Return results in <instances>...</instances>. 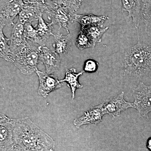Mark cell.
<instances>
[{"mask_svg": "<svg viewBox=\"0 0 151 151\" xmlns=\"http://www.w3.org/2000/svg\"><path fill=\"white\" fill-rule=\"evenodd\" d=\"M14 142L27 151H54L55 143L28 117L12 119Z\"/></svg>", "mask_w": 151, "mask_h": 151, "instance_id": "obj_1", "label": "cell"}, {"mask_svg": "<svg viewBox=\"0 0 151 151\" xmlns=\"http://www.w3.org/2000/svg\"><path fill=\"white\" fill-rule=\"evenodd\" d=\"M138 42L126 52L122 62L124 76L141 78L151 72V45Z\"/></svg>", "mask_w": 151, "mask_h": 151, "instance_id": "obj_2", "label": "cell"}, {"mask_svg": "<svg viewBox=\"0 0 151 151\" xmlns=\"http://www.w3.org/2000/svg\"><path fill=\"white\" fill-rule=\"evenodd\" d=\"M40 47L27 43L26 47L14 58L13 63L23 74L30 75L34 73L38 70Z\"/></svg>", "mask_w": 151, "mask_h": 151, "instance_id": "obj_3", "label": "cell"}, {"mask_svg": "<svg viewBox=\"0 0 151 151\" xmlns=\"http://www.w3.org/2000/svg\"><path fill=\"white\" fill-rule=\"evenodd\" d=\"M132 94L134 99L133 103L139 115L141 118L148 119L149 114L151 113V85L140 82L132 90Z\"/></svg>", "mask_w": 151, "mask_h": 151, "instance_id": "obj_4", "label": "cell"}, {"mask_svg": "<svg viewBox=\"0 0 151 151\" xmlns=\"http://www.w3.org/2000/svg\"><path fill=\"white\" fill-rule=\"evenodd\" d=\"M124 92L111 97L103 103V114H108L113 119L119 117L122 112L129 108H134L133 103L127 102L124 98Z\"/></svg>", "mask_w": 151, "mask_h": 151, "instance_id": "obj_5", "label": "cell"}, {"mask_svg": "<svg viewBox=\"0 0 151 151\" xmlns=\"http://www.w3.org/2000/svg\"><path fill=\"white\" fill-rule=\"evenodd\" d=\"M12 119L6 115L0 117V151H6L14 145Z\"/></svg>", "mask_w": 151, "mask_h": 151, "instance_id": "obj_6", "label": "cell"}, {"mask_svg": "<svg viewBox=\"0 0 151 151\" xmlns=\"http://www.w3.org/2000/svg\"><path fill=\"white\" fill-rule=\"evenodd\" d=\"M11 34L10 48L12 57L14 58L19 53L26 47L27 42L25 35L24 24L19 20L13 25Z\"/></svg>", "mask_w": 151, "mask_h": 151, "instance_id": "obj_7", "label": "cell"}, {"mask_svg": "<svg viewBox=\"0 0 151 151\" xmlns=\"http://www.w3.org/2000/svg\"><path fill=\"white\" fill-rule=\"evenodd\" d=\"M35 72L39 80L38 94L40 96L45 98L50 92L62 86L61 82L58 80L57 77L53 74H48L38 70Z\"/></svg>", "mask_w": 151, "mask_h": 151, "instance_id": "obj_8", "label": "cell"}, {"mask_svg": "<svg viewBox=\"0 0 151 151\" xmlns=\"http://www.w3.org/2000/svg\"><path fill=\"white\" fill-rule=\"evenodd\" d=\"M47 8L43 2L25 4L23 8L19 15L18 20L22 24L38 21L44 13H46Z\"/></svg>", "mask_w": 151, "mask_h": 151, "instance_id": "obj_9", "label": "cell"}, {"mask_svg": "<svg viewBox=\"0 0 151 151\" xmlns=\"http://www.w3.org/2000/svg\"><path fill=\"white\" fill-rule=\"evenodd\" d=\"M24 3L22 0H10L1 9L0 24L13 25L14 19L21 12Z\"/></svg>", "mask_w": 151, "mask_h": 151, "instance_id": "obj_10", "label": "cell"}, {"mask_svg": "<svg viewBox=\"0 0 151 151\" xmlns=\"http://www.w3.org/2000/svg\"><path fill=\"white\" fill-rule=\"evenodd\" d=\"M103 103L91 107L84 112L80 117L74 119L73 124L79 129L81 126L88 124H97L103 122L104 116L103 110Z\"/></svg>", "mask_w": 151, "mask_h": 151, "instance_id": "obj_11", "label": "cell"}, {"mask_svg": "<svg viewBox=\"0 0 151 151\" xmlns=\"http://www.w3.org/2000/svg\"><path fill=\"white\" fill-rule=\"evenodd\" d=\"M39 58L45 66L47 73L53 74L59 70L60 58L55 52L45 46H41Z\"/></svg>", "mask_w": 151, "mask_h": 151, "instance_id": "obj_12", "label": "cell"}, {"mask_svg": "<svg viewBox=\"0 0 151 151\" xmlns=\"http://www.w3.org/2000/svg\"><path fill=\"white\" fill-rule=\"evenodd\" d=\"M46 13L48 16V18L51 20L52 25H58L60 28H63L69 33L68 27L73 21V16L68 11L62 8L55 9H48Z\"/></svg>", "mask_w": 151, "mask_h": 151, "instance_id": "obj_13", "label": "cell"}, {"mask_svg": "<svg viewBox=\"0 0 151 151\" xmlns=\"http://www.w3.org/2000/svg\"><path fill=\"white\" fill-rule=\"evenodd\" d=\"M143 0H122V10L132 17L135 27L138 29L141 20V10Z\"/></svg>", "mask_w": 151, "mask_h": 151, "instance_id": "obj_14", "label": "cell"}, {"mask_svg": "<svg viewBox=\"0 0 151 151\" xmlns=\"http://www.w3.org/2000/svg\"><path fill=\"white\" fill-rule=\"evenodd\" d=\"M108 19L109 17L106 16H97L92 14H75L73 16L74 21L77 22L81 25L82 30L93 26L103 27L105 22Z\"/></svg>", "mask_w": 151, "mask_h": 151, "instance_id": "obj_15", "label": "cell"}, {"mask_svg": "<svg viewBox=\"0 0 151 151\" xmlns=\"http://www.w3.org/2000/svg\"><path fill=\"white\" fill-rule=\"evenodd\" d=\"M82 2V0H44L43 3L48 9L62 8L74 14Z\"/></svg>", "mask_w": 151, "mask_h": 151, "instance_id": "obj_16", "label": "cell"}, {"mask_svg": "<svg viewBox=\"0 0 151 151\" xmlns=\"http://www.w3.org/2000/svg\"><path fill=\"white\" fill-rule=\"evenodd\" d=\"M84 72V71H83L80 73H76L75 68H71L70 69L67 68L65 70V77L60 81V82H65L67 83L68 86L71 89L72 100H74L75 98L76 89L83 88V85L79 83L78 79V77L82 75Z\"/></svg>", "mask_w": 151, "mask_h": 151, "instance_id": "obj_17", "label": "cell"}, {"mask_svg": "<svg viewBox=\"0 0 151 151\" xmlns=\"http://www.w3.org/2000/svg\"><path fill=\"white\" fill-rule=\"evenodd\" d=\"M55 52L60 56L67 53L71 45V37L70 34L63 35L62 34H54Z\"/></svg>", "mask_w": 151, "mask_h": 151, "instance_id": "obj_18", "label": "cell"}, {"mask_svg": "<svg viewBox=\"0 0 151 151\" xmlns=\"http://www.w3.org/2000/svg\"><path fill=\"white\" fill-rule=\"evenodd\" d=\"M108 27L103 28L100 26H93L82 31L86 33L89 37L92 42L93 47H94L97 43L101 42L102 37L108 30Z\"/></svg>", "mask_w": 151, "mask_h": 151, "instance_id": "obj_19", "label": "cell"}, {"mask_svg": "<svg viewBox=\"0 0 151 151\" xmlns=\"http://www.w3.org/2000/svg\"><path fill=\"white\" fill-rule=\"evenodd\" d=\"M4 26L0 24V56L6 61L13 63L12 57L9 45L8 42L10 40L6 37L3 32V29Z\"/></svg>", "mask_w": 151, "mask_h": 151, "instance_id": "obj_20", "label": "cell"}, {"mask_svg": "<svg viewBox=\"0 0 151 151\" xmlns=\"http://www.w3.org/2000/svg\"><path fill=\"white\" fill-rule=\"evenodd\" d=\"M24 28L25 35L27 39L34 43L40 45V46H45V42L41 37L37 30L32 26L31 23L25 24Z\"/></svg>", "mask_w": 151, "mask_h": 151, "instance_id": "obj_21", "label": "cell"}, {"mask_svg": "<svg viewBox=\"0 0 151 151\" xmlns=\"http://www.w3.org/2000/svg\"><path fill=\"white\" fill-rule=\"evenodd\" d=\"M42 16H41L39 18V23L36 29L41 37L45 42L50 35L53 36L54 34L52 32V25L51 23H49L45 21Z\"/></svg>", "mask_w": 151, "mask_h": 151, "instance_id": "obj_22", "label": "cell"}, {"mask_svg": "<svg viewBox=\"0 0 151 151\" xmlns=\"http://www.w3.org/2000/svg\"><path fill=\"white\" fill-rule=\"evenodd\" d=\"M76 45L79 49L83 50L85 49L93 47L92 42L87 35L83 31L79 32L75 42Z\"/></svg>", "mask_w": 151, "mask_h": 151, "instance_id": "obj_23", "label": "cell"}, {"mask_svg": "<svg viewBox=\"0 0 151 151\" xmlns=\"http://www.w3.org/2000/svg\"><path fill=\"white\" fill-rule=\"evenodd\" d=\"M141 20L145 24L151 22V0H143L141 10Z\"/></svg>", "mask_w": 151, "mask_h": 151, "instance_id": "obj_24", "label": "cell"}, {"mask_svg": "<svg viewBox=\"0 0 151 151\" xmlns=\"http://www.w3.org/2000/svg\"><path fill=\"white\" fill-rule=\"evenodd\" d=\"M99 66V63L93 59L87 60L84 65L83 70L84 72L93 73L96 72Z\"/></svg>", "mask_w": 151, "mask_h": 151, "instance_id": "obj_25", "label": "cell"}, {"mask_svg": "<svg viewBox=\"0 0 151 151\" xmlns=\"http://www.w3.org/2000/svg\"><path fill=\"white\" fill-rule=\"evenodd\" d=\"M6 151H27L26 150H24V149L22 148V147H21L17 145H16L15 144V145H14L12 148L9 149L8 150Z\"/></svg>", "mask_w": 151, "mask_h": 151, "instance_id": "obj_26", "label": "cell"}, {"mask_svg": "<svg viewBox=\"0 0 151 151\" xmlns=\"http://www.w3.org/2000/svg\"><path fill=\"white\" fill-rule=\"evenodd\" d=\"M145 24V30L147 34L148 35L151 37V22L147 23Z\"/></svg>", "mask_w": 151, "mask_h": 151, "instance_id": "obj_27", "label": "cell"}, {"mask_svg": "<svg viewBox=\"0 0 151 151\" xmlns=\"http://www.w3.org/2000/svg\"><path fill=\"white\" fill-rule=\"evenodd\" d=\"M25 4H31L37 2H43L44 0H22Z\"/></svg>", "mask_w": 151, "mask_h": 151, "instance_id": "obj_28", "label": "cell"}, {"mask_svg": "<svg viewBox=\"0 0 151 151\" xmlns=\"http://www.w3.org/2000/svg\"><path fill=\"white\" fill-rule=\"evenodd\" d=\"M147 147L149 150L151 151V137L149 138L147 141Z\"/></svg>", "mask_w": 151, "mask_h": 151, "instance_id": "obj_29", "label": "cell"}]
</instances>
